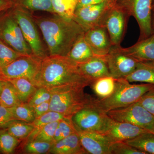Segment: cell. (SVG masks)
I'll use <instances>...</instances> for the list:
<instances>
[{
    "instance_id": "1",
    "label": "cell",
    "mask_w": 154,
    "mask_h": 154,
    "mask_svg": "<svg viewBox=\"0 0 154 154\" xmlns=\"http://www.w3.org/2000/svg\"><path fill=\"white\" fill-rule=\"evenodd\" d=\"M33 84L50 91L65 87L85 88L92 83L67 56L48 55L42 60Z\"/></svg>"
},
{
    "instance_id": "2",
    "label": "cell",
    "mask_w": 154,
    "mask_h": 154,
    "mask_svg": "<svg viewBox=\"0 0 154 154\" xmlns=\"http://www.w3.org/2000/svg\"><path fill=\"white\" fill-rule=\"evenodd\" d=\"M33 19L41 30L49 55L67 56L85 30L73 19L54 15L53 17L34 16Z\"/></svg>"
},
{
    "instance_id": "3",
    "label": "cell",
    "mask_w": 154,
    "mask_h": 154,
    "mask_svg": "<svg viewBox=\"0 0 154 154\" xmlns=\"http://www.w3.org/2000/svg\"><path fill=\"white\" fill-rule=\"evenodd\" d=\"M154 88V85L152 84H131L124 79H116L115 90L111 95L104 99L92 97L91 104L106 113L138 102L147 92Z\"/></svg>"
},
{
    "instance_id": "4",
    "label": "cell",
    "mask_w": 154,
    "mask_h": 154,
    "mask_svg": "<svg viewBox=\"0 0 154 154\" xmlns=\"http://www.w3.org/2000/svg\"><path fill=\"white\" fill-rule=\"evenodd\" d=\"M84 89L65 87L50 90L51 97L50 101V110L72 117L91 104L92 96L85 94Z\"/></svg>"
},
{
    "instance_id": "5",
    "label": "cell",
    "mask_w": 154,
    "mask_h": 154,
    "mask_svg": "<svg viewBox=\"0 0 154 154\" xmlns=\"http://www.w3.org/2000/svg\"><path fill=\"white\" fill-rule=\"evenodd\" d=\"M10 11L19 24L33 55L42 60L48 55L39 36L33 12L16 6H13Z\"/></svg>"
},
{
    "instance_id": "6",
    "label": "cell",
    "mask_w": 154,
    "mask_h": 154,
    "mask_svg": "<svg viewBox=\"0 0 154 154\" xmlns=\"http://www.w3.org/2000/svg\"><path fill=\"white\" fill-rule=\"evenodd\" d=\"M129 17H134L140 29L138 40L154 33L152 27V0H116Z\"/></svg>"
},
{
    "instance_id": "7",
    "label": "cell",
    "mask_w": 154,
    "mask_h": 154,
    "mask_svg": "<svg viewBox=\"0 0 154 154\" xmlns=\"http://www.w3.org/2000/svg\"><path fill=\"white\" fill-rule=\"evenodd\" d=\"M0 39L22 54H33L19 24L10 10L0 17Z\"/></svg>"
},
{
    "instance_id": "8",
    "label": "cell",
    "mask_w": 154,
    "mask_h": 154,
    "mask_svg": "<svg viewBox=\"0 0 154 154\" xmlns=\"http://www.w3.org/2000/svg\"><path fill=\"white\" fill-rule=\"evenodd\" d=\"M42 61V59L33 54L22 55L0 69V75L6 80L26 78L33 84L40 69Z\"/></svg>"
},
{
    "instance_id": "9",
    "label": "cell",
    "mask_w": 154,
    "mask_h": 154,
    "mask_svg": "<svg viewBox=\"0 0 154 154\" xmlns=\"http://www.w3.org/2000/svg\"><path fill=\"white\" fill-rule=\"evenodd\" d=\"M106 114L115 121L137 125L149 131L154 122V116L138 102L110 110Z\"/></svg>"
},
{
    "instance_id": "10",
    "label": "cell",
    "mask_w": 154,
    "mask_h": 154,
    "mask_svg": "<svg viewBox=\"0 0 154 154\" xmlns=\"http://www.w3.org/2000/svg\"><path fill=\"white\" fill-rule=\"evenodd\" d=\"M129 16L116 2H112L104 18L105 26L113 46H120L126 33Z\"/></svg>"
},
{
    "instance_id": "11",
    "label": "cell",
    "mask_w": 154,
    "mask_h": 154,
    "mask_svg": "<svg viewBox=\"0 0 154 154\" xmlns=\"http://www.w3.org/2000/svg\"><path fill=\"white\" fill-rule=\"evenodd\" d=\"M105 59L110 75L116 79L126 78L134 71L140 63L123 52L121 45L112 46Z\"/></svg>"
},
{
    "instance_id": "12",
    "label": "cell",
    "mask_w": 154,
    "mask_h": 154,
    "mask_svg": "<svg viewBox=\"0 0 154 154\" xmlns=\"http://www.w3.org/2000/svg\"><path fill=\"white\" fill-rule=\"evenodd\" d=\"M108 116L91 104L78 111L72 116L77 131L100 132L105 126Z\"/></svg>"
},
{
    "instance_id": "13",
    "label": "cell",
    "mask_w": 154,
    "mask_h": 154,
    "mask_svg": "<svg viewBox=\"0 0 154 154\" xmlns=\"http://www.w3.org/2000/svg\"><path fill=\"white\" fill-rule=\"evenodd\" d=\"M111 4L104 2L97 5L85 6L76 9L74 20L85 30L98 26H102L104 18Z\"/></svg>"
},
{
    "instance_id": "14",
    "label": "cell",
    "mask_w": 154,
    "mask_h": 154,
    "mask_svg": "<svg viewBox=\"0 0 154 154\" xmlns=\"http://www.w3.org/2000/svg\"><path fill=\"white\" fill-rule=\"evenodd\" d=\"M146 131H149L130 123L115 121L108 116L100 134L107 137L112 143L128 140Z\"/></svg>"
},
{
    "instance_id": "15",
    "label": "cell",
    "mask_w": 154,
    "mask_h": 154,
    "mask_svg": "<svg viewBox=\"0 0 154 154\" xmlns=\"http://www.w3.org/2000/svg\"><path fill=\"white\" fill-rule=\"evenodd\" d=\"M85 38L94 54L105 58L113 46L109 33L104 26H98L85 32Z\"/></svg>"
},
{
    "instance_id": "16",
    "label": "cell",
    "mask_w": 154,
    "mask_h": 154,
    "mask_svg": "<svg viewBox=\"0 0 154 154\" xmlns=\"http://www.w3.org/2000/svg\"><path fill=\"white\" fill-rule=\"evenodd\" d=\"M81 143L88 152L91 154H110L111 143L104 135L99 133L78 131Z\"/></svg>"
},
{
    "instance_id": "17",
    "label": "cell",
    "mask_w": 154,
    "mask_h": 154,
    "mask_svg": "<svg viewBox=\"0 0 154 154\" xmlns=\"http://www.w3.org/2000/svg\"><path fill=\"white\" fill-rule=\"evenodd\" d=\"M122 50L140 62L154 63V33L138 40L130 47H121Z\"/></svg>"
},
{
    "instance_id": "18",
    "label": "cell",
    "mask_w": 154,
    "mask_h": 154,
    "mask_svg": "<svg viewBox=\"0 0 154 154\" xmlns=\"http://www.w3.org/2000/svg\"><path fill=\"white\" fill-rule=\"evenodd\" d=\"M78 66L81 72L92 84L100 78L111 76L105 58L95 57L85 62L79 64Z\"/></svg>"
},
{
    "instance_id": "19",
    "label": "cell",
    "mask_w": 154,
    "mask_h": 154,
    "mask_svg": "<svg viewBox=\"0 0 154 154\" xmlns=\"http://www.w3.org/2000/svg\"><path fill=\"white\" fill-rule=\"evenodd\" d=\"M49 153L54 154H88L81 143L78 132L53 143Z\"/></svg>"
},
{
    "instance_id": "20",
    "label": "cell",
    "mask_w": 154,
    "mask_h": 154,
    "mask_svg": "<svg viewBox=\"0 0 154 154\" xmlns=\"http://www.w3.org/2000/svg\"><path fill=\"white\" fill-rule=\"evenodd\" d=\"M84 34L77 40L67 55L78 64L85 62L93 57H97L94 54L86 41Z\"/></svg>"
},
{
    "instance_id": "21",
    "label": "cell",
    "mask_w": 154,
    "mask_h": 154,
    "mask_svg": "<svg viewBox=\"0 0 154 154\" xmlns=\"http://www.w3.org/2000/svg\"><path fill=\"white\" fill-rule=\"evenodd\" d=\"M124 79L130 83L141 82L154 85V63H140L134 71Z\"/></svg>"
},
{
    "instance_id": "22",
    "label": "cell",
    "mask_w": 154,
    "mask_h": 154,
    "mask_svg": "<svg viewBox=\"0 0 154 154\" xmlns=\"http://www.w3.org/2000/svg\"><path fill=\"white\" fill-rule=\"evenodd\" d=\"M8 80L15 87L22 103H28L37 89L31 81L26 78H17Z\"/></svg>"
},
{
    "instance_id": "23",
    "label": "cell",
    "mask_w": 154,
    "mask_h": 154,
    "mask_svg": "<svg viewBox=\"0 0 154 154\" xmlns=\"http://www.w3.org/2000/svg\"><path fill=\"white\" fill-rule=\"evenodd\" d=\"M124 142L146 154H154V134L152 133L146 131Z\"/></svg>"
},
{
    "instance_id": "24",
    "label": "cell",
    "mask_w": 154,
    "mask_h": 154,
    "mask_svg": "<svg viewBox=\"0 0 154 154\" xmlns=\"http://www.w3.org/2000/svg\"><path fill=\"white\" fill-rule=\"evenodd\" d=\"M22 103L13 84L8 80L3 79L0 104L4 107H11Z\"/></svg>"
},
{
    "instance_id": "25",
    "label": "cell",
    "mask_w": 154,
    "mask_h": 154,
    "mask_svg": "<svg viewBox=\"0 0 154 154\" xmlns=\"http://www.w3.org/2000/svg\"><path fill=\"white\" fill-rule=\"evenodd\" d=\"M116 79L112 76L103 77L92 83L93 91L98 98L104 99L110 96L115 90Z\"/></svg>"
},
{
    "instance_id": "26",
    "label": "cell",
    "mask_w": 154,
    "mask_h": 154,
    "mask_svg": "<svg viewBox=\"0 0 154 154\" xmlns=\"http://www.w3.org/2000/svg\"><path fill=\"white\" fill-rule=\"evenodd\" d=\"M14 6H18L31 12L43 11L54 14L51 0H13Z\"/></svg>"
},
{
    "instance_id": "27",
    "label": "cell",
    "mask_w": 154,
    "mask_h": 154,
    "mask_svg": "<svg viewBox=\"0 0 154 154\" xmlns=\"http://www.w3.org/2000/svg\"><path fill=\"white\" fill-rule=\"evenodd\" d=\"M59 122L46 125L38 129L34 128L28 136L29 137L28 140L54 142V135Z\"/></svg>"
},
{
    "instance_id": "28",
    "label": "cell",
    "mask_w": 154,
    "mask_h": 154,
    "mask_svg": "<svg viewBox=\"0 0 154 154\" xmlns=\"http://www.w3.org/2000/svg\"><path fill=\"white\" fill-rule=\"evenodd\" d=\"M77 0H51L54 15L73 19Z\"/></svg>"
},
{
    "instance_id": "29",
    "label": "cell",
    "mask_w": 154,
    "mask_h": 154,
    "mask_svg": "<svg viewBox=\"0 0 154 154\" xmlns=\"http://www.w3.org/2000/svg\"><path fill=\"white\" fill-rule=\"evenodd\" d=\"M34 129V127L31 123L17 120L12 122L6 129L15 137L22 140L28 137Z\"/></svg>"
},
{
    "instance_id": "30",
    "label": "cell",
    "mask_w": 154,
    "mask_h": 154,
    "mask_svg": "<svg viewBox=\"0 0 154 154\" xmlns=\"http://www.w3.org/2000/svg\"><path fill=\"white\" fill-rule=\"evenodd\" d=\"M72 118L65 117L59 122L54 135V142L78 132Z\"/></svg>"
},
{
    "instance_id": "31",
    "label": "cell",
    "mask_w": 154,
    "mask_h": 154,
    "mask_svg": "<svg viewBox=\"0 0 154 154\" xmlns=\"http://www.w3.org/2000/svg\"><path fill=\"white\" fill-rule=\"evenodd\" d=\"M21 141L4 129L0 133V152L5 154L13 153Z\"/></svg>"
},
{
    "instance_id": "32",
    "label": "cell",
    "mask_w": 154,
    "mask_h": 154,
    "mask_svg": "<svg viewBox=\"0 0 154 154\" xmlns=\"http://www.w3.org/2000/svg\"><path fill=\"white\" fill-rule=\"evenodd\" d=\"M9 108L18 120L32 123L36 119L33 108L27 103H22Z\"/></svg>"
},
{
    "instance_id": "33",
    "label": "cell",
    "mask_w": 154,
    "mask_h": 154,
    "mask_svg": "<svg viewBox=\"0 0 154 154\" xmlns=\"http://www.w3.org/2000/svg\"><path fill=\"white\" fill-rule=\"evenodd\" d=\"M22 55L24 54L17 52L0 39V69Z\"/></svg>"
},
{
    "instance_id": "34",
    "label": "cell",
    "mask_w": 154,
    "mask_h": 154,
    "mask_svg": "<svg viewBox=\"0 0 154 154\" xmlns=\"http://www.w3.org/2000/svg\"><path fill=\"white\" fill-rule=\"evenodd\" d=\"M68 117L63 114L56 111L49 110L40 117L35 119L31 123L35 129H38L52 122L59 121L65 117Z\"/></svg>"
},
{
    "instance_id": "35",
    "label": "cell",
    "mask_w": 154,
    "mask_h": 154,
    "mask_svg": "<svg viewBox=\"0 0 154 154\" xmlns=\"http://www.w3.org/2000/svg\"><path fill=\"white\" fill-rule=\"evenodd\" d=\"M53 143L30 140L26 144L25 151L27 153L43 154L49 153Z\"/></svg>"
},
{
    "instance_id": "36",
    "label": "cell",
    "mask_w": 154,
    "mask_h": 154,
    "mask_svg": "<svg viewBox=\"0 0 154 154\" xmlns=\"http://www.w3.org/2000/svg\"><path fill=\"white\" fill-rule=\"evenodd\" d=\"M110 154H146L144 152L130 145L124 141L111 143Z\"/></svg>"
},
{
    "instance_id": "37",
    "label": "cell",
    "mask_w": 154,
    "mask_h": 154,
    "mask_svg": "<svg viewBox=\"0 0 154 154\" xmlns=\"http://www.w3.org/2000/svg\"><path fill=\"white\" fill-rule=\"evenodd\" d=\"M51 97V93L48 89L42 87L37 88L36 92L27 104L33 108L43 102L50 101Z\"/></svg>"
},
{
    "instance_id": "38",
    "label": "cell",
    "mask_w": 154,
    "mask_h": 154,
    "mask_svg": "<svg viewBox=\"0 0 154 154\" xmlns=\"http://www.w3.org/2000/svg\"><path fill=\"white\" fill-rule=\"evenodd\" d=\"M18 120L9 107L0 104V129H6L15 120Z\"/></svg>"
},
{
    "instance_id": "39",
    "label": "cell",
    "mask_w": 154,
    "mask_h": 154,
    "mask_svg": "<svg viewBox=\"0 0 154 154\" xmlns=\"http://www.w3.org/2000/svg\"><path fill=\"white\" fill-rule=\"evenodd\" d=\"M138 102L154 116V88L147 92Z\"/></svg>"
},
{
    "instance_id": "40",
    "label": "cell",
    "mask_w": 154,
    "mask_h": 154,
    "mask_svg": "<svg viewBox=\"0 0 154 154\" xmlns=\"http://www.w3.org/2000/svg\"><path fill=\"white\" fill-rule=\"evenodd\" d=\"M33 108L35 118H37L50 110V101L43 102Z\"/></svg>"
},
{
    "instance_id": "41",
    "label": "cell",
    "mask_w": 154,
    "mask_h": 154,
    "mask_svg": "<svg viewBox=\"0 0 154 154\" xmlns=\"http://www.w3.org/2000/svg\"><path fill=\"white\" fill-rule=\"evenodd\" d=\"M14 6L13 0H0V17Z\"/></svg>"
},
{
    "instance_id": "42",
    "label": "cell",
    "mask_w": 154,
    "mask_h": 154,
    "mask_svg": "<svg viewBox=\"0 0 154 154\" xmlns=\"http://www.w3.org/2000/svg\"><path fill=\"white\" fill-rule=\"evenodd\" d=\"M106 1H107V0H77L75 9L85 6L97 5Z\"/></svg>"
},
{
    "instance_id": "43",
    "label": "cell",
    "mask_w": 154,
    "mask_h": 154,
    "mask_svg": "<svg viewBox=\"0 0 154 154\" xmlns=\"http://www.w3.org/2000/svg\"><path fill=\"white\" fill-rule=\"evenodd\" d=\"M3 79L0 75V96H1V92H2V86Z\"/></svg>"
},
{
    "instance_id": "44",
    "label": "cell",
    "mask_w": 154,
    "mask_h": 154,
    "mask_svg": "<svg viewBox=\"0 0 154 154\" xmlns=\"http://www.w3.org/2000/svg\"><path fill=\"white\" fill-rule=\"evenodd\" d=\"M152 27L154 33V14L152 13Z\"/></svg>"
},
{
    "instance_id": "45",
    "label": "cell",
    "mask_w": 154,
    "mask_h": 154,
    "mask_svg": "<svg viewBox=\"0 0 154 154\" xmlns=\"http://www.w3.org/2000/svg\"><path fill=\"white\" fill-rule=\"evenodd\" d=\"M149 131L154 134V122L151 127L150 129L149 130Z\"/></svg>"
},
{
    "instance_id": "46",
    "label": "cell",
    "mask_w": 154,
    "mask_h": 154,
    "mask_svg": "<svg viewBox=\"0 0 154 154\" xmlns=\"http://www.w3.org/2000/svg\"><path fill=\"white\" fill-rule=\"evenodd\" d=\"M107 2H115L116 0H107Z\"/></svg>"
},
{
    "instance_id": "47",
    "label": "cell",
    "mask_w": 154,
    "mask_h": 154,
    "mask_svg": "<svg viewBox=\"0 0 154 154\" xmlns=\"http://www.w3.org/2000/svg\"><path fill=\"white\" fill-rule=\"evenodd\" d=\"M152 13L154 14V5H153L152 6Z\"/></svg>"
},
{
    "instance_id": "48",
    "label": "cell",
    "mask_w": 154,
    "mask_h": 154,
    "mask_svg": "<svg viewBox=\"0 0 154 154\" xmlns=\"http://www.w3.org/2000/svg\"><path fill=\"white\" fill-rule=\"evenodd\" d=\"M4 129H0V133L2 132V131L4 130Z\"/></svg>"
},
{
    "instance_id": "49",
    "label": "cell",
    "mask_w": 154,
    "mask_h": 154,
    "mask_svg": "<svg viewBox=\"0 0 154 154\" xmlns=\"http://www.w3.org/2000/svg\"><path fill=\"white\" fill-rule=\"evenodd\" d=\"M153 5H154V0H152Z\"/></svg>"
}]
</instances>
